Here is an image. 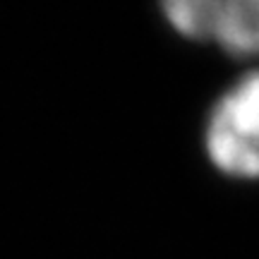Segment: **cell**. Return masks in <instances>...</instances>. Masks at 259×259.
<instances>
[{
    "instance_id": "1",
    "label": "cell",
    "mask_w": 259,
    "mask_h": 259,
    "mask_svg": "<svg viewBox=\"0 0 259 259\" xmlns=\"http://www.w3.org/2000/svg\"><path fill=\"white\" fill-rule=\"evenodd\" d=\"M206 154L219 170L235 178H259V72L240 77L213 106Z\"/></svg>"
},
{
    "instance_id": "2",
    "label": "cell",
    "mask_w": 259,
    "mask_h": 259,
    "mask_svg": "<svg viewBox=\"0 0 259 259\" xmlns=\"http://www.w3.org/2000/svg\"><path fill=\"white\" fill-rule=\"evenodd\" d=\"M161 10L183 36L213 41L235 56H259V0H173Z\"/></svg>"
}]
</instances>
